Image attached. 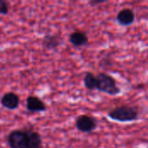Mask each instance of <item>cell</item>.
<instances>
[{
  "instance_id": "6da1fadb",
  "label": "cell",
  "mask_w": 148,
  "mask_h": 148,
  "mask_svg": "<svg viewBox=\"0 0 148 148\" xmlns=\"http://www.w3.org/2000/svg\"><path fill=\"white\" fill-rule=\"evenodd\" d=\"M108 116L118 122H131L139 119L140 109L136 106L122 105L110 110Z\"/></svg>"
},
{
  "instance_id": "7a4b0ae2",
  "label": "cell",
  "mask_w": 148,
  "mask_h": 148,
  "mask_svg": "<svg viewBox=\"0 0 148 148\" xmlns=\"http://www.w3.org/2000/svg\"><path fill=\"white\" fill-rule=\"evenodd\" d=\"M97 77V87L96 89L99 91L108 94V95H117L121 93V88L117 86L114 78L106 73H100Z\"/></svg>"
},
{
  "instance_id": "3957f363",
  "label": "cell",
  "mask_w": 148,
  "mask_h": 148,
  "mask_svg": "<svg viewBox=\"0 0 148 148\" xmlns=\"http://www.w3.org/2000/svg\"><path fill=\"white\" fill-rule=\"evenodd\" d=\"M97 121L95 117L89 115H80L76 118L75 127L82 133H91L97 127Z\"/></svg>"
},
{
  "instance_id": "277c9868",
  "label": "cell",
  "mask_w": 148,
  "mask_h": 148,
  "mask_svg": "<svg viewBox=\"0 0 148 148\" xmlns=\"http://www.w3.org/2000/svg\"><path fill=\"white\" fill-rule=\"evenodd\" d=\"M10 148H27V134L23 130H14L10 132L7 139Z\"/></svg>"
},
{
  "instance_id": "5b68a950",
  "label": "cell",
  "mask_w": 148,
  "mask_h": 148,
  "mask_svg": "<svg viewBox=\"0 0 148 148\" xmlns=\"http://www.w3.org/2000/svg\"><path fill=\"white\" fill-rule=\"evenodd\" d=\"M1 104L3 108L9 110H14L18 108L20 104V98L16 94L13 92H9L2 96Z\"/></svg>"
},
{
  "instance_id": "8992f818",
  "label": "cell",
  "mask_w": 148,
  "mask_h": 148,
  "mask_svg": "<svg viewBox=\"0 0 148 148\" xmlns=\"http://www.w3.org/2000/svg\"><path fill=\"white\" fill-rule=\"evenodd\" d=\"M26 108L29 112L38 113L46 110V106L44 102L37 96L29 95L26 99Z\"/></svg>"
},
{
  "instance_id": "52a82bcc",
  "label": "cell",
  "mask_w": 148,
  "mask_h": 148,
  "mask_svg": "<svg viewBox=\"0 0 148 148\" xmlns=\"http://www.w3.org/2000/svg\"><path fill=\"white\" fill-rule=\"evenodd\" d=\"M117 22L122 26H129L134 23L135 14L131 9H123L117 14Z\"/></svg>"
},
{
  "instance_id": "ba28073f",
  "label": "cell",
  "mask_w": 148,
  "mask_h": 148,
  "mask_svg": "<svg viewBox=\"0 0 148 148\" xmlns=\"http://www.w3.org/2000/svg\"><path fill=\"white\" fill-rule=\"evenodd\" d=\"M69 42L75 47H82L88 43V37L84 31L76 30L69 35Z\"/></svg>"
},
{
  "instance_id": "9c48e42d",
  "label": "cell",
  "mask_w": 148,
  "mask_h": 148,
  "mask_svg": "<svg viewBox=\"0 0 148 148\" xmlns=\"http://www.w3.org/2000/svg\"><path fill=\"white\" fill-rule=\"evenodd\" d=\"M27 148H42V137L34 130H26Z\"/></svg>"
},
{
  "instance_id": "30bf717a",
  "label": "cell",
  "mask_w": 148,
  "mask_h": 148,
  "mask_svg": "<svg viewBox=\"0 0 148 148\" xmlns=\"http://www.w3.org/2000/svg\"><path fill=\"white\" fill-rule=\"evenodd\" d=\"M62 43V38L59 35H52L47 34L44 36L42 44L47 49H56Z\"/></svg>"
},
{
  "instance_id": "8fae6325",
  "label": "cell",
  "mask_w": 148,
  "mask_h": 148,
  "mask_svg": "<svg viewBox=\"0 0 148 148\" xmlns=\"http://www.w3.org/2000/svg\"><path fill=\"white\" fill-rule=\"evenodd\" d=\"M84 86L88 90L96 89L97 87V77L91 72H87L83 78Z\"/></svg>"
},
{
  "instance_id": "7c38bea8",
  "label": "cell",
  "mask_w": 148,
  "mask_h": 148,
  "mask_svg": "<svg viewBox=\"0 0 148 148\" xmlns=\"http://www.w3.org/2000/svg\"><path fill=\"white\" fill-rule=\"evenodd\" d=\"M9 13V3L4 0H0V14L7 15Z\"/></svg>"
},
{
  "instance_id": "4fadbf2b",
  "label": "cell",
  "mask_w": 148,
  "mask_h": 148,
  "mask_svg": "<svg viewBox=\"0 0 148 148\" xmlns=\"http://www.w3.org/2000/svg\"><path fill=\"white\" fill-rule=\"evenodd\" d=\"M105 2H106V0H91V1H89V4L92 5V6H95V5L103 3Z\"/></svg>"
}]
</instances>
